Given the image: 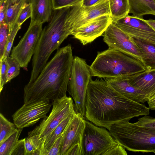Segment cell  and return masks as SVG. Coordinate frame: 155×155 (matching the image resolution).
Returning a JSON list of instances; mask_svg holds the SVG:
<instances>
[{
  "label": "cell",
  "instance_id": "6da1fadb",
  "mask_svg": "<svg viewBox=\"0 0 155 155\" xmlns=\"http://www.w3.org/2000/svg\"><path fill=\"white\" fill-rule=\"evenodd\" d=\"M150 109L116 91L105 79H91L85 101V118L109 130L111 125L134 117L149 115Z\"/></svg>",
  "mask_w": 155,
  "mask_h": 155
},
{
  "label": "cell",
  "instance_id": "7a4b0ae2",
  "mask_svg": "<svg viewBox=\"0 0 155 155\" xmlns=\"http://www.w3.org/2000/svg\"><path fill=\"white\" fill-rule=\"evenodd\" d=\"M73 58L71 44L57 50L35 81L25 86L24 104L53 101L67 96Z\"/></svg>",
  "mask_w": 155,
  "mask_h": 155
},
{
  "label": "cell",
  "instance_id": "3957f363",
  "mask_svg": "<svg viewBox=\"0 0 155 155\" xmlns=\"http://www.w3.org/2000/svg\"><path fill=\"white\" fill-rule=\"evenodd\" d=\"M71 7L53 10L48 24L42 29L32 60L28 84L32 83L47 63L52 53L59 49L71 33L67 20Z\"/></svg>",
  "mask_w": 155,
  "mask_h": 155
},
{
  "label": "cell",
  "instance_id": "277c9868",
  "mask_svg": "<svg viewBox=\"0 0 155 155\" xmlns=\"http://www.w3.org/2000/svg\"><path fill=\"white\" fill-rule=\"evenodd\" d=\"M90 68L92 76L104 78L131 76L146 70L140 59L110 48L98 52Z\"/></svg>",
  "mask_w": 155,
  "mask_h": 155
},
{
  "label": "cell",
  "instance_id": "5b68a950",
  "mask_svg": "<svg viewBox=\"0 0 155 155\" xmlns=\"http://www.w3.org/2000/svg\"><path fill=\"white\" fill-rule=\"evenodd\" d=\"M108 130L115 140L128 151L155 152V129L125 121L112 125Z\"/></svg>",
  "mask_w": 155,
  "mask_h": 155
},
{
  "label": "cell",
  "instance_id": "8992f818",
  "mask_svg": "<svg viewBox=\"0 0 155 155\" xmlns=\"http://www.w3.org/2000/svg\"><path fill=\"white\" fill-rule=\"evenodd\" d=\"M51 110L48 116L40 124L28 133L37 140L41 152L44 144L49 136L57 127L66 118L75 112L72 98L66 96L52 102Z\"/></svg>",
  "mask_w": 155,
  "mask_h": 155
},
{
  "label": "cell",
  "instance_id": "52a82bcc",
  "mask_svg": "<svg viewBox=\"0 0 155 155\" xmlns=\"http://www.w3.org/2000/svg\"><path fill=\"white\" fill-rule=\"evenodd\" d=\"M92 76L86 60L78 56L74 58L67 91L74 100L75 112L84 117L86 93Z\"/></svg>",
  "mask_w": 155,
  "mask_h": 155
},
{
  "label": "cell",
  "instance_id": "ba28073f",
  "mask_svg": "<svg viewBox=\"0 0 155 155\" xmlns=\"http://www.w3.org/2000/svg\"><path fill=\"white\" fill-rule=\"evenodd\" d=\"M81 143L82 155H102L118 143L109 131L85 120Z\"/></svg>",
  "mask_w": 155,
  "mask_h": 155
},
{
  "label": "cell",
  "instance_id": "9c48e42d",
  "mask_svg": "<svg viewBox=\"0 0 155 155\" xmlns=\"http://www.w3.org/2000/svg\"><path fill=\"white\" fill-rule=\"evenodd\" d=\"M110 14L108 0H102L89 7H82L79 2L71 7L67 22L71 35L75 30L91 20Z\"/></svg>",
  "mask_w": 155,
  "mask_h": 155
},
{
  "label": "cell",
  "instance_id": "30bf717a",
  "mask_svg": "<svg viewBox=\"0 0 155 155\" xmlns=\"http://www.w3.org/2000/svg\"><path fill=\"white\" fill-rule=\"evenodd\" d=\"M42 25H30L18 45L13 47L10 57L17 61L21 68H27L33 56L43 29Z\"/></svg>",
  "mask_w": 155,
  "mask_h": 155
},
{
  "label": "cell",
  "instance_id": "8fae6325",
  "mask_svg": "<svg viewBox=\"0 0 155 155\" xmlns=\"http://www.w3.org/2000/svg\"><path fill=\"white\" fill-rule=\"evenodd\" d=\"M48 100L24 104L12 115L13 122L18 128L32 126L40 119L46 117L52 104Z\"/></svg>",
  "mask_w": 155,
  "mask_h": 155
},
{
  "label": "cell",
  "instance_id": "7c38bea8",
  "mask_svg": "<svg viewBox=\"0 0 155 155\" xmlns=\"http://www.w3.org/2000/svg\"><path fill=\"white\" fill-rule=\"evenodd\" d=\"M112 22L131 37L155 43V31L141 17L128 15Z\"/></svg>",
  "mask_w": 155,
  "mask_h": 155
},
{
  "label": "cell",
  "instance_id": "4fadbf2b",
  "mask_svg": "<svg viewBox=\"0 0 155 155\" xmlns=\"http://www.w3.org/2000/svg\"><path fill=\"white\" fill-rule=\"evenodd\" d=\"M103 41L109 48L115 49L141 60L140 53L131 37L112 22L103 35Z\"/></svg>",
  "mask_w": 155,
  "mask_h": 155
},
{
  "label": "cell",
  "instance_id": "5bb4252c",
  "mask_svg": "<svg viewBox=\"0 0 155 155\" xmlns=\"http://www.w3.org/2000/svg\"><path fill=\"white\" fill-rule=\"evenodd\" d=\"M112 22L110 15H103L78 28L73 31L71 35L85 45L91 42L101 36Z\"/></svg>",
  "mask_w": 155,
  "mask_h": 155
},
{
  "label": "cell",
  "instance_id": "9a60e30c",
  "mask_svg": "<svg viewBox=\"0 0 155 155\" xmlns=\"http://www.w3.org/2000/svg\"><path fill=\"white\" fill-rule=\"evenodd\" d=\"M84 118L76 113L65 129L60 155H68L72 148L78 144L81 145L85 127Z\"/></svg>",
  "mask_w": 155,
  "mask_h": 155
},
{
  "label": "cell",
  "instance_id": "2e32d148",
  "mask_svg": "<svg viewBox=\"0 0 155 155\" xmlns=\"http://www.w3.org/2000/svg\"><path fill=\"white\" fill-rule=\"evenodd\" d=\"M105 79L112 87L126 97L140 103L147 101L145 94L131 84L128 76Z\"/></svg>",
  "mask_w": 155,
  "mask_h": 155
},
{
  "label": "cell",
  "instance_id": "e0dca14e",
  "mask_svg": "<svg viewBox=\"0 0 155 155\" xmlns=\"http://www.w3.org/2000/svg\"><path fill=\"white\" fill-rule=\"evenodd\" d=\"M128 78L132 85L145 94L147 101L155 96V70H146Z\"/></svg>",
  "mask_w": 155,
  "mask_h": 155
},
{
  "label": "cell",
  "instance_id": "ac0fdd59",
  "mask_svg": "<svg viewBox=\"0 0 155 155\" xmlns=\"http://www.w3.org/2000/svg\"><path fill=\"white\" fill-rule=\"evenodd\" d=\"M31 15L30 25L41 24L50 20L53 10L51 0H30Z\"/></svg>",
  "mask_w": 155,
  "mask_h": 155
},
{
  "label": "cell",
  "instance_id": "d6986e66",
  "mask_svg": "<svg viewBox=\"0 0 155 155\" xmlns=\"http://www.w3.org/2000/svg\"><path fill=\"white\" fill-rule=\"evenodd\" d=\"M140 53L146 70H155V43L131 37Z\"/></svg>",
  "mask_w": 155,
  "mask_h": 155
},
{
  "label": "cell",
  "instance_id": "ffe728a7",
  "mask_svg": "<svg viewBox=\"0 0 155 155\" xmlns=\"http://www.w3.org/2000/svg\"><path fill=\"white\" fill-rule=\"evenodd\" d=\"M129 13L141 17L145 15L155 16V0H129Z\"/></svg>",
  "mask_w": 155,
  "mask_h": 155
},
{
  "label": "cell",
  "instance_id": "44dd1931",
  "mask_svg": "<svg viewBox=\"0 0 155 155\" xmlns=\"http://www.w3.org/2000/svg\"><path fill=\"white\" fill-rule=\"evenodd\" d=\"M30 2V0H8L5 22L9 26V30L15 23L23 5Z\"/></svg>",
  "mask_w": 155,
  "mask_h": 155
},
{
  "label": "cell",
  "instance_id": "7402d4cb",
  "mask_svg": "<svg viewBox=\"0 0 155 155\" xmlns=\"http://www.w3.org/2000/svg\"><path fill=\"white\" fill-rule=\"evenodd\" d=\"M76 113L75 112L69 116L54 130L45 142L41 150V155H47L54 142L63 131Z\"/></svg>",
  "mask_w": 155,
  "mask_h": 155
},
{
  "label": "cell",
  "instance_id": "603a6c76",
  "mask_svg": "<svg viewBox=\"0 0 155 155\" xmlns=\"http://www.w3.org/2000/svg\"><path fill=\"white\" fill-rule=\"evenodd\" d=\"M112 21L127 15L129 12V0H108Z\"/></svg>",
  "mask_w": 155,
  "mask_h": 155
},
{
  "label": "cell",
  "instance_id": "cb8c5ba5",
  "mask_svg": "<svg viewBox=\"0 0 155 155\" xmlns=\"http://www.w3.org/2000/svg\"><path fill=\"white\" fill-rule=\"evenodd\" d=\"M23 129L17 128L9 137L0 143V155H10Z\"/></svg>",
  "mask_w": 155,
  "mask_h": 155
},
{
  "label": "cell",
  "instance_id": "d4e9b609",
  "mask_svg": "<svg viewBox=\"0 0 155 155\" xmlns=\"http://www.w3.org/2000/svg\"><path fill=\"white\" fill-rule=\"evenodd\" d=\"M17 128L14 123L8 120L0 114V143L12 134Z\"/></svg>",
  "mask_w": 155,
  "mask_h": 155
},
{
  "label": "cell",
  "instance_id": "484cf974",
  "mask_svg": "<svg viewBox=\"0 0 155 155\" xmlns=\"http://www.w3.org/2000/svg\"><path fill=\"white\" fill-rule=\"evenodd\" d=\"M6 60L7 63V83L19 74L21 67L17 61L10 56L8 57Z\"/></svg>",
  "mask_w": 155,
  "mask_h": 155
},
{
  "label": "cell",
  "instance_id": "4316f807",
  "mask_svg": "<svg viewBox=\"0 0 155 155\" xmlns=\"http://www.w3.org/2000/svg\"><path fill=\"white\" fill-rule=\"evenodd\" d=\"M9 32V27L6 22L0 24V60L4 55Z\"/></svg>",
  "mask_w": 155,
  "mask_h": 155
},
{
  "label": "cell",
  "instance_id": "83f0119b",
  "mask_svg": "<svg viewBox=\"0 0 155 155\" xmlns=\"http://www.w3.org/2000/svg\"><path fill=\"white\" fill-rule=\"evenodd\" d=\"M21 28V26L15 23L12 27L9 30V32L6 46L3 57L2 59L1 60H5L9 56L17 32Z\"/></svg>",
  "mask_w": 155,
  "mask_h": 155
},
{
  "label": "cell",
  "instance_id": "f1b7e54d",
  "mask_svg": "<svg viewBox=\"0 0 155 155\" xmlns=\"http://www.w3.org/2000/svg\"><path fill=\"white\" fill-rule=\"evenodd\" d=\"M26 155H41V149L38 143L32 137L25 138Z\"/></svg>",
  "mask_w": 155,
  "mask_h": 155
},
{
  "label": "cell",
  "instance_id": "f546056e",
  "mask_svg": "<svg viewBox=\"0 0 155 155\" xmlns=\"http://www.w3.org/2000/svg\"><path fill=\"white\" fill-rule=\"evenodd\" d=\"M31 9L30 3H25L20 11L15 23L21 26L27 19L31 17Z\"/></svg>",
  "mask_w": 155,
  "mask_h": 155
},
{
  "label": "cell",
  "instance_id": "4dcf8cb0",
  "mask_svg": "<svg viewBox=\"0 0 155 155\" xmlns=\"http://www.w3.org/2000/svg\"><path fill=\"white\" fill-rule=\"evenodd\" d=\"M53 9L72 6L81 0H51Z\"/></svg>",
  "mask_w": 155,
  "mask_h": 155
},
{
  "label": "cell",
  "instance_id": "1f68e13d",
  "mask_svg": "<svg viewBox=\"0 0 155 155\" xmlns=\"http://www.w3.org/2000/svg\"><path fill=\"white\" fill-rule=\"evenodd\" d=\"M65 129L54 142L47 155H60Z\"/></svg>",
  "mask_w": 155,
  "mask_h": 155
},
{
  "label": "cell",
  "instance_id": "d6a6232c",
  "mask_svg": "<svg viewBox=\"0 0 155 155\" xmlns=\"http://www.w3.org/2000/svg\"><path fill=\"white\" fill-rule=\"evenodd\" d=\"M0 92L7 83V63L6 59L0 60Z\"/></svg>",
  "mask_w": 155,
  "mask_h": 155
},
{
  "label": "cell",
  "instance_id": "836d02e7",
  "mask_svg": "<svg viewBox=\"0 0 155 155\" xmlns=\"http://www.w3.org/2000/svg\"><path fill=\"white\" fill-rule=\"evenodd\" d=\"M148 115L140 118L136 123L139 126L155 129V118Z\"/></svg>",
  "mask_w": 155,
  "mask_h": 155
},
{
  "label": "cell",
  "instance_id": "e575fe53",
  "mask_svg": "<svg viewBox=\"0 0 155 155\" xmlns=\"http://www.w3.org/2000/svg\"><path fill=\"white\" fill-rule=\"evenodd\" d=\"M125 149L121 145L118 143L117 145L110 148L102 155H127Z\"/></svg>",
  "mask_w": 155,
  "mask_h": 155
},
{
  "label": "cell",
  "instance_id": "d590c367",
  "mask_svg": "<svg viewBox=\"0 0 155 155\" xmlns=\"http://www.w3.org/2000/svg\"><path fill=\"white\" fill-rule=\"evenodd\" d=\"M25 138L18 140L12 150L10 155H26Z\"/></svg>",
  "mask_w": 155,
  "mask_h": 155
},
{
  "label": "cell",
  "instance_id": "8d00e7d4",
  "mask_svg": "<svg viewBox=\"0 0 155 155\" xmlns=\"http://www.w3.org/2000/svg\"><path fill=\"white\" fill-rule=\"evenodd\" d=\"M8 0H0V24L5 22Z\"/></svg>",
  "mask_w": 155,
  "mask_h": 155
},
{
  "label": "cell",
  "instance_id": "74e56055",
  "mask_svg": "<svg viewBox=\"0 0 155 155\" xmlns=\"http://www.w3.org/2000/svg\"><path fill=\"white\" fill-rule=\"evenodd\" d=\"M68 155H82L81 145L78 144L71 150Z\"/></svg>",
  "mask_w": 155,
  "mask_h": 155
},
{
  "label": "cell",
  "instance_id": "f35d334b",
  "mask_svg": "<svg viewBox=\"0 0 155 155\" xmlns=\"http://www.w3.org/2000/svg\"><path fill=\"white\" fill-rule=\"evenodd\" d=\"M102 0H81L80 2L82 7H89L96 4Z\"/></svg>",
  "mask_w": 155,
  "mask_h": 155
},
{
  "label": "cell",
  "instance_id": "ab89813d",
  "mask_svg": "<svg viewBox=\"0 0 155 155\" xmlns=\"http://www.w3.org/2000/svg\"><path fill=\"white\" fill-rule=\"evenodd\" d=\"M147 101L150 110H155V97L148 100Z\"/></svg>",
  "mask_w": 155,
  "mask_h": 155
},
{
  "label": "cell",
  "instance_id": "60d3db41",
  "mask_svg": "<svg viewBox=\"0 0 155 155\" xmlns=\"http://www.w3.org/2000/svg\"><path fill=\"white\" fill-rule=\"evenodd\" d=\"M146 21L148 24L155 31V20L150 19L148 20H146Z\"/></svg>",
  "mask_w": 155,
  "mask_h": 155
},
{
  "label": "cell",
  "instance_id": "b9f144b4",
  "mask_svg": "<svg viewBox=\"0 0 155 155\" xmlns=\"http://www.w3.org/2000/svg\"><path fill=\"white\" fill-rule=\"evenodd\" d=\"M155 97V96L154 97Z\"/></svg>",
  "mask_w": 155,
  "mask_h": 155
}]
</instances>
